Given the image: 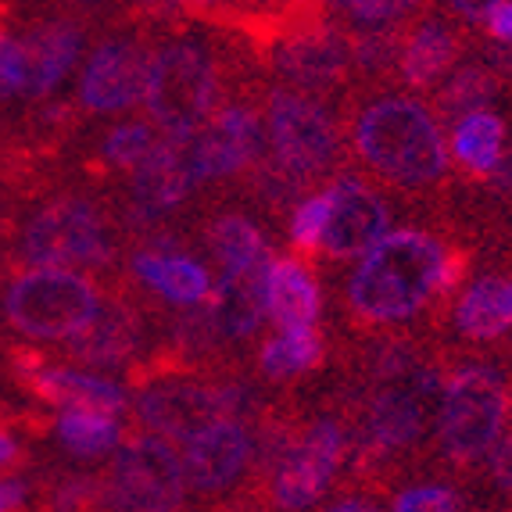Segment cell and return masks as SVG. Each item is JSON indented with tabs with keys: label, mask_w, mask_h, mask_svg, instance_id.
<instances>
[{
	"label": "cell",
	"mask_w": 512,
	"mask_h": 512,
	"mask_svg": "<svg viewBox=\"0 0 512 512\" xmlns=\"http://www.w3.org/2000/svg\"><path fill=\"white\" fill-rule=\"evenodd\" d=\"M462 273V258L448 255L427 233H384L351 276V308L373 323H398L416 316L434 294L455 291Z\"/></svg>",
	"instance_id": "1"
},
{
	"label": "cell",
	"mask_w": 512,
	"mask_h": 512,
	"mask_svg": "<svg viewBox=\"0 0 512 512\" xmlns=\"http://www.w3.org/2000/svg\"><path fill=\"white\" fill-rule=\"evenodd\" d=\"M101 291L65 265H29L0 291V316L29 341H65L101 308Z\"/></svg>",
	"instance_id": "2"
},
{
	"label": "cell",
	"mask_w": 512,
	"mask_h": 512,
	"mask_svg": "<svg viewBox=\"0 0 512 512\" xmlns=\"http://www.w3.org/2000/svg\"><path fill=\"white\" fill-rule=\"evenodd\" d=\"M355 144L376 172L405 187L434 183L448 162L437 122L416 101L402 97L369 104L355 126Z\"/></svg>",
	"instance_id": "3"
},
{
	"label": "cell",
	"mask_w": 512,
	"mask_h": 512,
	"mask_svg": "<svg viewBox=\"0 0 512 512\" xmlns=\"http://www.w3.org/2000/svg\"><path fill=\"white\" fill-rule=\"evenodd\" d=\"M18 255L26 265H86L104 269L115 258L104 212L90 197H54L18 237Z\"/></svg>",
	"instance_id": "4"
},
{
	"label": "cell",
	"mask_w": 512,
	"mask_h": 512,
	"mask_svg": "<svg viewBox=\"0 0 512 512\" xmlns=\"http://www.w3.org/2000/svg\"><path fill=\"white\" fill-rule=\"evenodd\" d=\"M215 61L205 43L176 40L151 58L147 76V111L165 133H190L205 122L215 101Z\"/></svg>",
	"instance_id": "5"
},
{
	"label": "cell",
	"mask_w": 512,
	"mask_h": 512,
	"mask_svg": "<svg viewBox=\"0 0 512 512\" xmlns=\"http://www.w3.org/2000/svg\"><path fill=\"white\" fill-rule=\"evenodd\" d=\"M505 412V384L495 369L466 366L444 387L441 398V444L455 462H473L495 448L502 437Z\"/></svg>",
	"instance_id": "6"
},
{
	"label": "cell",
	"mask_w": 512,
	"mask_h": 512,
	"mask_svg": "<svg viewBox=\"0 0 512 512\" xmlns=\"http://www.w3.org/2000/svg\"><path fill=\"white\" fill-rule=\"evenodd\" d=\"M255 409V394L244 384H190V380H158L137 394V416L144 427L162 437L190 441L215 419L244 416Z\"/></svg>",
	"instance_id": "7"
},
{
	"label": "cell",
	"mask_w": 512,
	"mask_h": 512,
	"mask_svg": "<svg viewBox=\"0 0 512 512\" xmlns=\"http://www.w3.org/2000/svg\"><path fill=\"white\" fill-rule=\"evenodd\" d=\"M187 495L183 459H176L162 437H122L111 459L108 505L111 509H176Z\"/></svg>",
	"instance_id": "8"
},
{
	"label": "cell",
	"mask_w": 512,
	"mask_h": 512,
	"mask_svg": "<svg viewBox=\"0 0 512 512\" xmlns=\"http://www.w3.org/2000/svg\"><path fill=\"white\" fill-rule=\"evenodd\" d=\"M269 133H273L276 162L291 169L298 180H312L333 162L337 133L333 122L316 101L298 94H273L269 101Z\"/></svg>",
	"instance_id": "9"
},
{
	"label": "cell",
	"mask_w": 512,
	"mask_h": 512,
	"mask_svg": "<svg viewBox=\"0 0 512 512\" xmlns=\"http://www.w3.org/2000/svg\"><path fill=\"white\" fill-rule=\"evenodd\" d=\"M147 76H151V54L137 40H104L94 47L90 61L79 76V101L86 111L115 115L144 101Z\"/></svg>",
	"instance_id": "10"
},
{
	"label": "cell",
	"mask_w": 512,
	"mask_h": 512,
	"mask_svg": "<svg viewBox=\"0 0 512 512\" xmlns=\"http://www.w3.org/2000/svg\"><path fill=\"white\" fill-rule=\"evenodd\" d=\"M11 373L36 402L54 405V409H101L119 412L126 409V391L111 384L108 376H97L90 369H69V366H47L36 351L15 348L11 351Z\"/></svg>",
	"instance_id": "11"
},
{
	"label": "cell",
	"mask_w": 512,
	"mask_h": 512,
	"mask_svg": "<svg viewBox=\"0 0 512 512\" xmlns=\"http://www.w3.org/2000/svg\"><path fill=\"white\" fill-rule=\"evenodd\" d=\"M187 154L197 183L233 176V172L248 169L262 158V122L255 111L230 104L208 126L190 129Z\"/></svg>",
	"instance_id": "12"
},
{
	"label": "cell",
	"mask_w": 512,
	"mask_h": 512,
	"mask_svg": "<svg viewBox=\"0 0 512 512\" xmlns=\"http://www.w3.org/2000/svg\"><path fill=\"white\" fill-rule=\"evenodd\" d=\"M344 455V430L333 419H319L273 473V495L283 509H308L316 505L326 484L333 480Z\"/></svg>",
	"instance_id": "13"
},
{
	"label": "cell",
	"mask_w": 512,
	"mask_h": 512,
	"mask_svg": "<svg viewBox=\"0 0 512 512\" xmlns=\"http://www.w3.org/2000/svg\"><path fill=\"white\" fill-rule=\"evenodd\" d=\"M197 176L190 169L187 133H162L158 144L147 151L144 162L133 169V219L151 222L172 212L194 190Z\"/></svg>",
	"instance_id": "14"
},
{
	"label": "cell",
	"mask_w": 512,
	"mask_h": 512,
	"mask_svg": "<svg viewBox=\"0 0 512 512\" xmlns=\"http://www.w3.org/2000/svg\"><path fill=\"white\" fill-rule=\"evenodd\" d=\"M387 233L384 201L359 180H337L330 187V222H326L319 248L330 258L366 255L376 240Z\"/></svg>",
	"instance_id": "15"
},
{
	"label": "cell",
	"mask_w": 512,
	"mask_h": 512,
	"mask_svg": "<svg viewBox=\"0 0 512 512\" xmlns=\"http://www.w3.org/2000/svg\"><path fill=\"white\" fill-rule=\"evenodd\" d=\"M248 455V427L233 416L215 419L212 427H205L187 441V455H183L187 487H194V491H226L244 473Z\"/></svg>",
	"instance_id": "16"
},
{
	"label": "cell",
	"mask_w": 512,
	"mask_h": 512,
	"mask_svg": "<svg viewBox=\"0 0 512 512\" xmlns=\"http://www.w3.org/2000/svg\"><path fill=\"white\" fill-rule=\"evenodd\" d=\"M140 341H144V326L137 312L126 301H101L97 316L83 330L65 337V355L94 369H119L137 355Z\"/></svg>",
	"instance_id": "17"
},
{
	"label": "cell",
	"mask_w": 512,
	"mask_h": 512,
	"mask_svg": "<svg viewBox=\"0 0 512 512\" xmlns=\"http://www.w3.org/2000/svg\"><path fill=\"white\" fill-rule=\"evenodd\" d=\"M276 69L305 90H326L348 72V47L330 29H291L273 54Z\"/></svg>",
	"instance_id": "18"
},
{
	"label": "cell",
	"mask_w": 512,
	"mask_h": 512,
	"mask_svg": "<svg viewBox=\"0 0 512 512\" xmlns=\"http://www.w3.org/2000/svg\"><path fill=\"white\" fill-rule=\"evenodd\" d=\"M423 434V398L409 387H384L369 405L366 430H362V455L384 459L391 452H402Z\"/></svg>",
	"instance_id": "19"
},
{
	"label": "cell",
	"mask_w": 512,
	"mask_h": 512,
	"mask_svg": "<svg viewBox=\"0 0 512 512\" xmlns=\"http://www.w3.org/2000/svg\"><path fill=\"white\" fill-rule=\"evenodd\" d=\"M265 269L269 258L244 269H226L219 287L208 294V308L222 337H251L258 330L265 316Z\"/></svg>",
	"instance_id": "20"
},
{
	"label": "cell",
	"mask_w": 512,
	"mask_h": 512,
	"mask_svg": "<svg viewBox=\"0 0 512 512\" xmlns=\"http://www.w3.org/2000/svg\"><path fill=\"white\" fill-rule=\"evenodd\" d=\"M323 312V294L301 262L291 258H269L265 269V316L273 319L280 330L294 326H316Z\"/></svg>",
	"instance_id": "21"
},
{
	"label": "cell",
	"mask_w": 512,
	"mask_h": 512,
	"mask_svg": "<svg viewBox=\"0 0 512 512\" xmlns=\"http://www.w3.org/2000/svg\"><path fill=\"white\" fill-rule=\"evenodd\" d=\"M133 273L144 287H151L158 298L172 305H201L212 294L208 269L197 265L190 255H180L172 248H147L133 255Z\"/></svg>",
	"instance_id": "22"
},
{
	"label": "cell",
	"mask_w": 512,
	"mask_h": 512,
	"mask_svg": "<svg viewBox=\"0 0 512 512\" xmlns=\"http://www.w3.org/2000/svg\"><path fill=\"white\" fill-rule=\"evenodd\" d=\"M29 54H33V76H36V101L51 97L76 65L83 51V29L72 18H47L26 29Z\"/></svg>",
	"instance_id": "23"
},
{
	"label": "cell",
	"mask_w": 512,
	"mask_h": 512,
	"mask_svg": "<svg viewBox=\"0 0 512 512\" xmlns=\"http://www.w3.org/2000/svg\"><path fill=\"white\" fill-rule=\"evenodd\" d=\"M455 326L473 341H491L512 330V280L487 276L473 283L455 308Z\"/></svg>",
	"instance_id": "24"
},
{
	"label": "cell",
	"mask_w": 512,
	"mask_h": 512,
	"mask_svg": "<svg viewBox=\"0 0 512 512\" xmlns=\"http://www.w3.org/2000/svg\"><path fill=\"white\" fill-rule=\"evenodd\" d=\"M502 147H505V126L498 115H491L484 108L459 115L452 133V151L459 158V165H466L473 176H484L487 180L491 169L498 165V158L505 154Z\"/></svg>",
	"instance_id": "25"
},
{
	"label": "cell",
	"mask_w": 512,
	"mask_h": 512,
	"mask_svg": "<svg viewBox=\"0 0 512 512\" xmlns=\"http://www.w3.org/2000/svg\"><path fill=\"white\" fill-rule=\"evenodd\" d=\"M54 434L72 455L94 459L122 444V419L119 412L101 409H61V416L54 419Z\"/></svg>",
	"instance_id": "26"
},
{
	"label": "cell",
	"mask_w": 512,
	"mask_h": 512,
	"mask_svg": "<svg viewBox=\"0 0 512 512\" xmlns=\"http://www.w3.org/2000/svg\"><path fill=\"white\" fill-rule=\"evenodd\" d=\"M452 61H455V36L441 22H427V26H419L412 33L398 65H402L405 83L416 86V90H427V86H434V79L444 76V69Z\"/></svg>",
	"instance_id": "27"
},
{
	"label": "cell",
	"mask_w": 512,
	"mask_h": 512,
	"mask_svg": "<svg viewBox=\"0 0 512 512\" xmlns=\"http://www.w3.org/2000/svg\"><path fill=\"white\" fill-rule=\"evenodd\" d=\"M262 373L273 380H287V376L308 373L312 366L323 362V341L312 326H294V330L276 333L273 341H265L262 348Z\"/></svg>",
	"instance_id": "28"
},
{
	"label": "cell",
	"mask_w": 512,
	"mask_h": 512,
	"mask_svg": "<svg viewBox=\"0 0 512 512\" xmlns=\"http://www.w3.org/2000/svg\"><path fill=\"white\" fill-rule=\"evenodd\" d=\"M0 101H36L33 54L26 33L0 22Z\"/></svg>",
	"instance_id": "29"
},
{
	"label": "cell",
	"mask_w": 512,
	"mask_h": 512,
	"mask_svg": "<svg viewBox=\"0 0 512 512\" xmlns=\"http://www.w3.org/2000/svg\"><path fill=\"white\" fill-rule=\"evenodd\" d=\"M208 240H212L215 258H219L226 269H244V265H255V262H262V258H269L265 237L248 219H240V215H226V219L215 222Z\"/></svg>",
	"instance_id": "30"
},
{
	"label": "cell",
	"mask_w": 512,
	"mask_h": 512,
	"mask_svg": "<svg viewBox=\"0 0 512 512\" xmlns=\"http://www.w3.org/2000/svg\"><path fill=\"white\" fill-rule=\"evenodd\" d=\"M495 90H498V79L491 76L484 65H462V69L448 79V86H444L441 104L448 115L459 119L466 111H477V108H484V104H491Z\"/></svg>",
	"instance_id": "31"
},
{
	"label": "cell",
	"mask_w": 512,
	"mask_h": 512,
	"mask_svg": "<svg viewBox=\"0 0 512 512\" xmlns=\"http://www.w3.org/2000/svg\"><path fill=\"white\" fill-rule=\"evenodd\" d=\"M158 144V133H154L147 122H122L104 137L101 144V158L111 165V169H137L147 158V151Z\"/></svg>",
	"instance_id": "32"
},
{
	"label": "cell",
	"mask_w": 512,
	"mask_h": 512,
	"mask_svg": "<svg viewBox=\"0 0 512 512\" xmlns=\"http://www.w3.org/2000/svg\"><path fill=\"white\" fill-rule=\"evenodd\" d=\"M326 222H330V190H326V194L305 197V201L294 208L291 240L301 251H319L323 233H326Z\"/></svg>",
	"instance_id": "33"
},
{
	"label": "cell",
	"mask_w": 512,
	"mask_h": 512,
	"mask_svg": "<svg viewBox=\"0 0 512 512\" xmlns=\"http://www.w3.org/2000/svg\"><path fill=\"white\" fill-rule=\"evenodd\" d=\"M355 61H359L366 72H384L387 65L402 58V47H398V33L391 26H376L373 33H366L355 43Z\"/></svg>",
	"instance_id": "34"
},
{
	"label": "cell",
	"mask_w": 512,
	"mask_h": 512,
	"mask_svg": "<svg viewBox=\"0 0 512 512\" xmlns=\"http://www.w3.org/2000/svg\"><path fill=\"white\" fill-rule=\"evenodd\" d=\"M51 505H58V509H90V505L101 509V505H108V484H101L97 477H69L54 487Z\"/></svg>",
	"instance_id": "35"
},
{
	"label": "cell",
	"mask_w": 512,
	"mask_h": 512,
	"mask_svg": "<svg viewBox=\"0 0 512 512\" xmlns=\"http://www.w3.org/2000/svg\"><path fill=\"white\" fill-rule=\"evenodd\" d=\"M394 509L398 512H455V509H462V498L455 495L452 487L423 484V487L402 491V495L394 498Z\"/></svg>",
	"instance_id": "36"
},
{
	"label": "cell",
	"mask_w": 512,
	"mask_h": 512,
	"mask_svg": "<svg viewBox=\"0 0 512 512\" xmlns=\"http://www.w3.org/2000/svg\"><path fill=\"white\" fill-rule=\"evenodd\" d=\"M412 8H416V0H359L351 11H355V22H359V26L376 29V26H394V22L409 15Z\"/></svg>",
	"instance_id": "37"
},
{
	"label": "cell",
	"mask_w": 512,
	"mask_h": 512,
	"mask_svg": "<svg viewBox=\"0 0 512 512\" xmlns=\"http://www.w3.org/2000/svg\"><path fill=\"white\" fill-rule=\"evenodd\" d=\"M419 362L412 359V351L405 344H384V348H376L373 355V373L380 380H405V376L416 369Z\"/></svg>",
	"instance_id": "38"
},
{
	"label": "cell",
	"mask_w": 512,
	"mask_h": 512,
	"mask_svg": "<svg viewBox=\"0 0 512 512\" xmlns=\"http://www.w3.org/2000/svg\"><path fill=\"white\" fill-rule=\"evenodd\" d=\"M484 26H487V33L495 36L498 43L512 47V0H502V4H495V8L487 11Z\"/></svg>",
	"instance_id": "39"
},
{
	"label": "cell",
	"mask_w": 512,
	"mask_h": 512,
	"mask_svg": "<svg viewBox=\"0 0 512 512\" xmlns=\"http://www.w3.org/2000/svg\"><path fill=\"white\" fill-rule=\"evenodd\" d=\"M491 477L505 491H512V434L505 441H495V448H491Z\"/></svg>",
	"instance_id": "40"
},
{
	"label": "cell",
	"mask_w": 512,
	"mask_h": 512,
	"mask_svg": "<svg viewBox=\"0 0 512 512\" xmlns=\"http://www.w3.org/2000/svg\"><path fill=\"white\" fill-rule=\"evenodd\" d=\"M129 8L140 11L151 22H172L183 11V0H129Z\"/></svg>",
	"instance_id": "41"
},
{
	"label": "cell",
	"mask_w": 512,
	"mask_h": 512,
	"mask_svg": "<svg viewBox=\"0 0 512 512\" xmlns=\"http://www.w3.org/2000/svg\"><path fill=\"white\" fill-rule=\"evenodd\" d=\"M26 498H29V484H26V480H0V512L26 505Z\"/></svg>",
	"instance_id": "42"
},
{
	"label": "cell",
	"mask_w": 512,
	"mask_h": 512,
	"mask_svg": "<svg viewBox=\"0 0 512 512\" xmlns=\"http://www.w3.org/2000/svg\"><path fill=\"white\" fill-rule=\"evenodd\" d=\"M502 4V0H452V8L459 11L462 18H470V22H484L487 11Z\"/></svg>",
	"instance_id": "43"
},
{
	"label": "cell",
	"mask_w": 512,
	"mask_h": 512,
	"mask_svg": "<svg viewBox=\"0 0 512 512\" xmlns=\"http://www.w3.org/2000/svg\"><path fill=\"white\" fill-rule=\"evenodd\" d=\"M18 459H22V448H18V441L0 430V470H11Z\"/></svg>",
	"instance_id": "44"
},
{
	"label": "cell",
	"mask_w": 512,
	"mask_h": 512,
	"mask_svg": "<svg viewBox=\"0 0 512 512\" xmlns=\"http://www.w3.org/2000/svg\"><path fill=\"white\" fill-rule=\"evenodd\" d=\"M337 512H373L376 502H366V498H344V502L333 505Z\"/></svg>",
	"instance_id": "45"
},
{
	"label": "cell",
	"mask_w": 512,
	"mask_h": 512,
	"mask_svg": "<svg viewBox=\"0 0 512 512\" xmlns=\"http://www.w3.org/2000/svg\"><path fill=\"white\" fill-rule=\"evenodd\" d=\"M330 4H337V8H355L359 0H330Z\"/></svg>",
	"instance_id": "46"
},
{
	"label": "cell",
	"mask_w": 512,
	"mask_h": 512,
	"mask_svg": "<svg viewBox=\"0 0 512 512\" xmlns=\"http://www.w3.org/2000/svg\"><path fill=\"white\" fill-rule=\"evenodd\" d=\"M76 4H101V0H76Z\"/></svg>",
	"instance_id": "47"
}]
</instances>
